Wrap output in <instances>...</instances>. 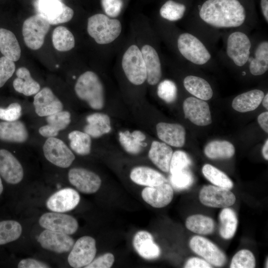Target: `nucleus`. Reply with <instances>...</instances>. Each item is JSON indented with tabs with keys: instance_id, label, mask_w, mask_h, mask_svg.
I'll list each match as a JSON object with an SVG mask.
<instances>
[{
	"instance_id": "obj_1",
	"label": "nucleus",
	"mask_w": 268,
	"mask_h": 268,
	"mask_svg": "<svg viewBox=\"0 0 268 268\" xmlns=\"http://www.w3.org/2000/svg\"><path fill=\"white\" fill-rule=\"evenodd\" d=\"M258 22L250 0H202L190 16L187 30L212 51L223 32L240 28L252 30Z\"/></svg>"
},
{
	"instance_id": "obj_2",
	"label": "nucleus",
	"mask_w": 268,
	"mask_h": 268,
	"mask_svg": "<svg viewBox=\"0 0 268 268\" xmlns=\"http://www.w3.org/2000/svg\"><path fill=\"white\" fill-rule=\"evenodd\" d=\"M251 30L240 28L223 32L220 39L223 46L218 52L217 58L223 63L232 67L245 68L250 56L253 44Z\"/></svg>"
},
{
	"instance_id": "obj_3",
	"label": "nucleus",
	"mask_w": 268,
	"mask_h": 268,
	"mask_svg": "<svg viewBox=\"0 0 268 268\" xmlns=\"http://www.w3.org/2000/svg\"><path fill=\"white\" fill-rule=\"evenodd\" d=\"M77 96L86 101L93 109L100 110L104 105V93L102 83L98 75L92 71L81 74L74 86Z\"/></svg>"
},
{
	"instance_id": "obj_4",
	"label": "nucleus",
	"mask_w": 268,
	"mask_h": 268,
	"mask_svg": "<svg viewBox=\"0 0 268 268\" xmlns=\"http://www.w3.org/2000/svg\"><path fill=\"white\" fill-rule=\"evenodd\" d=\"M122 28L119 20L110 18L104 14H96L88 19L87 32L99 44H108L114 41L120 35Z\"/></svg>"
},
{
	"instance_id": "obj_5",
	"label": "nucleus",
	"mask_w": 268,
	"mask_h": 268,
	"mask_svg": "<svg viewBox=\"0 0 268 268\" xmlns=\"http://www.w3.org/2000/svg\"><path fill=\"white\" fill-rule=\"evenodd\" d=\"M122 66L129 81L139 85L146 80V70L141 50L135 45L130 46L125 52Z\"/></svg>"
},
{
	"instance_id": "obj_6",
	"label": "nucleus",
	"mask_w": 268,
	"mask_h": 268,
	"mask_svg": "<svg viewBox=\"0 0 268 268\" xmlns=\"http://www.w3.org/2000/svg\"><path fill=\"white\" fill-rule=\"evenodd\" d=\"M50 28V24L39 14L26 19L23 23L22 32L27 47L33 50L39 49Z\"/></svg>"
},
{
	"instance_id": "obj_7",
	"label": "nucleus",
	"mask_w": 268,
	"mask_h": 268,
	"mask_svg": "<svg viewBox=\"0 0 268 268\" xmlns=\"http://www.w3.org/2000/svg\"><path fill=\"white\" fill-rule=\"evenodd\" d=\"M253 37L251 53L242 72L248 70L253 76H258L268 70V40L262 36Z\"/></svg>"
},
{
	"instance_id": "obj_8",
	"label": "nucleus",
	"mask_w": 268,
	"mask_h": 268,
	"mask_svg": "<svg viewBox=\"0 0 268 268\" xmlns=\"http://www.w3.org/2000/svg\"><path fill=\"white\" fill-rule=\"evenodd\" d=\"M46 159L52 164L63 168L69 167L75 159L72 151L62 140L48 137L43 146Z\"/></svg>"
},
{
	"instance_id": "obj_9",
	"label": "nucleus",
	"mask_w": 268,
	"mask_h": 268,
	"mask_svg": "<svg viewBox=\"0 0 268 268\" xmlns=\"http://www.w3.org/2000/svg\"><path fill=\"white\" fill-rule=\"evenodd\" d=\"M36 8L38 14L43 16L50 25L67 22L74 14L73 9L61 0H37Z\"/></svg>"
},
{
	"instance_id": "obj_10",
	"label": "nucleus",
	"mask_w": 268,
	"mask_h": 268,
	"mask_svg": "<svg viewBox=\"0 0 268 268\" xmlns=\"http://www.w3.org/2000/svg\"><path fill=\"white\" fill-rule=\"evenodd\" d=\"M96 251L95 240L89 236H82L74 243L68 256V263L72 268L85 267L94 259Z\"/></svg>"
},
{
	"instance_id": "obj_11",
	"label": "nucleus",
	"mask_w": 268,
	"mask_h": 268,
	"mask_svg": "<svg viewBox=\"0 0 268 268\" xmlns=\"http://www.w3.org/2000/svg\"><path fill=\"white\" fill-rule=\"evenodd\" d=\"M199 200L205 206L224 208L232 205L236 201V197L229 189L215 185H207L201 190Z\"/></svg>"
},
{
	"instance_id": "obj_12",
	"label": "nucleus",
	"mask_w": 268,
	"mask_h": 268,
	"mask_svg": "<svg viewBox=\"0 0 268 268\" xmlns=\"http://www.w3.org/2000/svg\"><path fill=\"white\" fill-rule=\"evenodd\" d=\"M189 245L194 252L210 265L221 267L226 263V257L224 253L214 244L203 237L197 235L193 237Z\"/></svg>"
},
{
	"instance_id": "obj_13",
	"label": "nucleus",
	"mask_w": 268,
	"mask_h": 268,
	"mask_svg": "<svg viewBox=\"0 0 268 268\" xmlns=\"http://www.w3.org/2000/svg\"><path fill=\"white\" fill-rule=\"evenodd\" d=\"M40 225L45 229L68 235L74 234L78 227L76 219L71 215L62 212H47L39 219Z\"/></svg>"
},
{
	"instance_id": "obj_14",
	"label": "nucleus",
	"mask_w": 268,
	"mask_h": 268,
	"mask_svg": "<svg viewBox=\"0 0 268 268\" xmlns=\"http://www.w3.org/2000/svg\"><path fill=\"white\" fill-rule=\"evenodd\" d=\"M70 183L79 192L94 194L99 189L101 180L96 173L82 168H73L68 173Z\"/></svg>"
},
{
	"instance_id": "obj_15",
	"label": "nucleus",
	"mask_w": 268,
	"mask_h": 268,
	"mask_svg": "<svg viewBox=\"0 0 268 268\" xmlns=\"http://www.w3.org/2000/svg\"><path fill=\"white\" fill-rule=\"evenodd\" d=\"M183 108L185 118L193 124L200 126L211 124L209 106L204 100L194 96L189 97L184 100Z\"/></svg>"
},
{
	"instance_id": "obj_16",
	"label": "nucleus",
	"mask_w": 268,
	"mask_h": 268,
	"mask_svg": "<svg viewBox=\"0 0 268 268\" xmlns=\"http://www.w3.org/2000/svg\"><path fill=\"white\" fill-rule=\"evenodd\" d=\"M37 241L43 249L59 254L70 251L74 245L69 235L48 229L40 233Z\"/></svg>"
},
{
	"instance_id": "obj_17",
	"label": "nucleus",
	"mask_w": 268,
	"mask_h": 268,
	"mask_svg": "<svg viewBox=\"0 0 268 268\" xmlns=\"http://www.w3.org/2000/svg\"><path fill=\"white\" fill-rule=\"evenodd\" d=\"M0 176L7 183H20L24 176L23 167L13 154L5 149H0Z\"/></svg>"
},
{
	"instance_id": "obj_18",
	"label": "nucleus",
	"mask_w": 268,
	"mask_h": 268,
	"mask_svg": "<svg viewBox=\"0 0 268 268\" xmlns=\"http://www.w3.org/2000/svg\"><path fill=\"white\" fill-rule=\"evenodd\" d=\"M33 105L39 117H47L63 110L62 102L48 87L43 88L35 95Z\"/></svg>"
},
{
	"instance_id": "obj_19",
	"label": "nucleus",
	"mask_w": 268,
	"mask_h": 268,
	"mask_svg": "<svg viewBox=\"0 0 268 268\" xmlns=\"http://www.w3.org/2000/svg\"><path fill=\"white\" fill-rule=\"evenodd\" d=\"M79 201L78 193L67 188L60 190L50 197L46 201V206L53 212L63 213L73 209Z\"/></svg>"
},
{
	"instance_id": "obj_20",
	"label": "nucleus",
	"mask_w": 268,
	"mask_h": 268,
	"mask_svg": "<svg viewBox=\"0 0 268 268\" xmlns=\"http://www.w3.org/2000/svg\"><path fill=\"white\" fill-rule=\"evenodd\" d=\"M174 196L172 187L166 182L154 187H146L141 192L143 200L153 207L162 208L172 201Z\"/></svg>"
},
{
	"instance_id": "obj_21",
	"label": "nucleus",
	"mask_w": 268,
	"mask_h": 268,
	"mask_svg": "<svg viewBox=\"0 0 268 268\" xmlns=\"http://www.w3.org/2000/svg\"><path fill=\"white\" fill-rule=\"evenodd\" d=\"M146 70V80L151 85L157 84L161 78L162 64L158 53L152 46L144 45L140 50Z\"/></svg>"
},
{
	"instance_id": "obj_22",
	"label": "nucleus",
	"mask_w": 268,
	"mask_h": 268,
	"mask_svg": "<svg viewBox=\"0 0 268 268\" xmlns=\"http://www.w3.org/2000/svg\"><path fill=\"white\" fill-rule=\"evenodd\" d=\"M156 129L159 139L167 144L179 147L184 145L186 131L182 125L160 122L157 124Z\"/></svg>"
},
{
	"instance_id": "obj_23",
	"label": "nucleus",
	"mask_w": 268,
	"mask_h": 268,
	"mask_svg": "<svg viewBox=\"0 0 268 268\" xmlns=\"http://www.w3.org/2000/svg\"><path fill=\"white\" fill-rule=\"evenodd\" d=\"M133 246L142 258L146 260L157 258L160 254V250L153 241L152 235L147 231H138L134 236Z\"/></svg>"
},
{
	"instance_id": "obj_24",
	"label": "nucleus",
	"mask_w": 268,
	"mask_h": 268,
	"mask_svg": "<svg viewBox=\"0 0 268 268\" xmlns=\"http://www.w3.org/2000/svg\"><path fill=\"white\" fill-rule=\"evenodd\" d=\"M185 89L191 95L199 99L207 101L213 95V91L210 84L204 78L190 74L183 80Z\"/></svg>"
},
{
	"instance_id": "obj_25",
	"label": "nucleus",
	"mask_w": 268,
	"mask_h": 268,
	"mask_svg": "<svg viewBox=\"0 0 268 268\" xmlns=\"http://www.w3.org/2000/svg\"><path fill=\"white\" fill-rule=\"evenodd\" d=\"M28 138V132L21 121L0 122V140L12 143H23Z\"/></svg>"
},
{
	"instance_id": "obj_26",
	"label": "nucleus",
	"mask_w": 268,
	"mask_h": 268,
	"mask_svg": "<svg viewBox=\"0 0 268 268\" xmlns=\"http://www.w3.org/2000/svg\"><path fill=\"white\" fill-rule=\"evenodd\" d=\"M70 113L67 111H61L46 118L47 124L39 129V134L45 137H56L60 131L65 129L71 122Z\"/></svg>"
},
{
	"instance_id": "obj_27",
	"label": "nucleus",
	"mask_w": 268,
	"mask_h": 268,
	"mask_svg": "<svg viewBox=\"0 0 268 268\" xmlns=\"http://www.w3.org/2000/svg\"><path fill=\"white\" fill-rule=\"evenodd\" d=\"M265 95L261 89H253L241 93L232 101V106L236 111L245 113L257 109L262 103Z\"/></svg>"
},
{
	"instance_id": "obj_28",
	"label": "nucleus",
	"mask_w": 268,
	"mask_h": 268,
	"mask_svg": "<svg viewBox=\"0 0 268 268\" xmlns=\"http://www.w3.org/2000/svg\"><path fill=\"white\" fill-rule=\"evenodd\" d=\"M130 178L135 184L146 187L157 186L166 182L162 174L145 166L134 168L131 172Z\"/></svg>"
},
{
	"instance_id": "obj_29",
	"label": "nucleus",
	"mask_w": 268,
	"mask_h": 268,
	"mask_svg": "<svg viewBox=\"0 0 268 268\" xmlns=\"http://www.w3.org/2000/svg\"><path fill=\"white\" fill-rule=\"evenodd\" d=\"M172 149L164 142L152 141L148 152V157L152 163L164 172L169 171Z\"/></svg>"
},
{
	"instance_id": "obj_30",
	"label": "nucleus",
	"mask_w": 268,
	"mask_h": 268,
	"mask_svg": "<svg viewBox=\"0 0 268 268\" xmlns=\"http://www.w3.org/2000/svg\"><path fill=\"white\" fill-rule=\"evenodd\" d=\"M87 124L84 132L91 137L97 138L109 133L111 130L109 117L104 113H94L86 118Z\"/></svg>"
},
{
	"instance_id": "obj_31",
	"label": "nucleus",
	"mask_w": 268,
	"mask_h": 268,
	"mask_svg": "<svg viewBox=\"0 0 268 268\" xmlns=\"http://www.w3.org/2000/svg\"><path fill=\"white\" fill-rule=\"evenodd\" d=\"M16 75L17 77L12 84L17 92L29 96L36 94L40 90L39 83L32 77L30 71L25 67H19Z\"/></svg>"
},
{
	"instance_id": "obj_32",
	"label": "nucleus",
	"mask_w": 268,
	"mask_h": 268,
	"mask_svg": "<svg viewBox=\"0 0 268 268\" xmlns=\"http://www.w3.org/2000/svg\"><path fill=\"white\" fill-rule=\"evenodd\" d=\"M0 52L13 62L17 61L21 56V48L16 36L4 28H0Z\"/></svg>"
},
{
	"instance_id": "obj_33",
	"label": "nucleus",
	"mask_w": 268,
	"mask_h": 268,
	"mask_svg": "<svg viewBox=\"0 0 268 268\" xmlns=\"http://www.w3.org/2000/svg\"><path fill=\"white\" fill-rule=\"evenodd\" d=\"M145 134L141 131L136 130L131 133L129 131L120 132L119 141L124 149L129 153L136 154L139 153L142 147L146 146L143 142Z\"/></svg>"
},
{
	"instance_id": "obj_34",
	"label": "nucleus",
	"mask_w": 268,
	"mask_h": 268,
	"mask_svg": "<svg viewBox=\"0 0 268 268\" xmlns=\"http://www.w3.org/2000/svg\"><path fill=\"white\" fill-rule=\"evenodd\" d=\"M235 147L226 140L211 141L204 149L205 155L211 159H225L232 157L235 154Z\"/></svg>"
},
{
	"instance_id": "obj_35",
	"label": "nucleus",
	"mask_w": 268,
	"mask_h": 268,
	"mask_svg": "<svg viewBox=\"0 0 268 268\" xmlns=\"http://www.w3.org/2000/svg\"><path fill=\"white\" fill-rule=\"evenodd\" d=\"M219 234L222 238L230 239L235 235L238 219L235 211L231 208L224 207L219 214Z\"/></svg>"
},
{
	"instance_id": "obj_36",
	"label": "nucleus",
	"mask_w": 268,
	"mask_h": 268,
	"mask_svg": "<svg viewBox=\"0 0 268 268\" xmlns=\"http://www.w3.org/2000/svg\"><path fill=\"white\" fill-rule=\"evenodd\" d=\"M186 228L191 231L201 235H208L213 232L215 223L210 217L201 214L189 216L186 220Z\"/></svg>"
},
{
	"instance_id": "obj_37",
	"label": "nucleus",
	"mask_w": 268,
	"mask_h": 268,
	"mask_svg": "<svg viewBox=\"0 0 268 268\" xmlns=\"http://www.w3.org/2000/svg\"><path fill=\"white\" fill-rule=\"evenodd\" d=\"M52 42L54 48L60 52L68 51L75 45L73 34L67 27L63 26H58L54 30Z\"/></svg>"
},
{
	"instance_id": "obj_38",
	"label": "nucleus",
	"mask_w": 268,
	"mask_h": 268,
	"mask_svg": "<svg viewBox=\"0 0 268 268\" xmlns=\"http://www.w3.org/2000/svg\"><path fill=\"white\" fill-rule=\"evenodd\" d=\"M71 150L80 155H86L91 151V136L86 133L74 130L68 134Z\"/></svg>"
},
{
	"instance_id": "obj_39",
	"label": "nucleus",
	"mask_w": 268,
	"mask_h": 268,
	"mask_svg": "<svg viewBox=\"0 0 268 268\" xmlns=\"http://www.w3.org/2000/svg\"><path fill=\"white\" fill-rule=\"evenodd\" d=\"M187 10V6L185 4L173 0H168L160 7L159 13L164 19L173 22L182 19Z\"/></svg>"
},
{
	"instance_id": "obj_40",
	"label": "nucleus",
	"mask_w": 268,
	"mask_h": 268,
	"mask_svg": "<svg viewBox=\"0 0 268 268\" xmlns=\"http://www.w3.org/2000/svg\"><path fill=\"white\" fill-rule=\"evenodd\" d=\"M202 172L206 179L215 186L229 190L233 187L232 181L226 174L210 164H205Z\"/></svg>"
},
{
	"instance_id": "obj_41",
	"label": "nucleus",
	"mask_w": 268,
	"mask_h": 268,
	"mask_svg": "<svg viewBox=\"0 0 268 268\" xmlns=\"http://www.w3.org/2000/svg\"><path fill=\"white\" fill-rule=\"evenodd\" d=\"M22 231L21 224L16 221H0V245L16 240L20 236Z\"/></svg>"
},
{
	"instance_id": "obj_42",
	"label": "nucleus",
	"mask_w": 268,
	"mask_h": 268,
	"mask_svg": "<svg viewBox=\"0 0 268 268\" xmlns=\"http://www.w3.org/2000/svg\"><path fill=\"white\" fill-rule=\"evenodd\" d=\"M158 96L167 103H171L177 99L178 88L172 80L166 79L161 81L157 88Z\"/></svg>"
},
{
	"instance_id": "obj_43",
	"label": "nucleus",
	"mask_w": 268,
	"mask_h": 268,
	"mask_svg": "<svg viewBox=\"0 0 268 268\" xmlns=\"http://www.w3.org/2000/svg\"><path fill=\"white\" fill-rule=\"evenodd\" d=\"M256 260L253 254L246 249L238 251L232 258L230 265L231 268H254Z\"/></svg>"
},
{
	"instance_id": "obj_44",
	"label": "nucleus",
	"mask_w": 268,
	"mask_h": 268,
	"mask_svg": "<svg viewBox=\"0 0 268 268\" xmlns=\"http://www.w3.org/2000/svg\"><path fill=\"white\" fill-rule=\"evenodd\" d=\"M189 156L181 150H177L173 153L169 167L171 174L187 169L191 164Z\"/></svg>"
},
{
	"instance_id": "obj_45",
	"label": "nucleus",
	"mask_w": 268,
	"mask_h": 268,
	"mask_svg": "<svg viewBox=\"0 0 268 268\" xmlns=\"http://www.w3.org/2000/svg\"><path fill=\"white\" fill-rule=\"evenodd\" d=\"M194 178L192 174L187 169L171 174L170 182L177 189H187L192 184Z\"/></svg>"
},
{
	"instance_id": "obj_46",
	"label": "nucleus",
	"mask_w": 268,
	"mask_h": 268,
	"mask_svg": "<svg viewBox=\"0 0 268 268\" xmlns=\"http://www.w3.org/2000/svg\"><path fill=\"white\" fill-rule=\"evenodd\" d=\"M22 114L21 106L17 102L10 104L7 107H0V119L3 121H15L18 120Z\"/></svg>"
},
{
	"instance_id": "obj_47",
	"label": "nucleus",
	"mask_w": 268,
	"mask_h": 268,
	"mask_svg": "<svg viewBox=\"0 0 268 268\" xmlns=\"http://www.w3.org/2000/svg\"><path fill=\"white\" fill-rule=\"evenodd\" d=\"M15 69L13 61L4 56L0 58V88L12 76Z\"/></svg>"
},
{
	"instance_id": "obj_48",
	"label": "nucleus",
	"mask_w": 268,
	"mask_h": 268,
	"mask_svg": "<svg viewBox=\"0 0 268 268\" xmlns=\"http://www.w3.org/2000/svg\"><path fill=\"white\" fill-rule=\"evenodd\" d=\"M102 7L107 15L115 17L118 16L122 9V0H101Z\"/></svg>"
},
{
	"instance_id": "obj_49",
	"label": "nucleus",
	"mask_w": 268,
	"mask_h": 268,
	"mask_svg": "<svg viewBox=\"0 0 268 268\" xmlns=\"http://www.w3.org/2000/svg\"><path fill=\"white\" fill-rule=\"evenodd\" d=\"M115 261L114 255L110 253H105L93 260L86 268H110Z\"/></svg>"
},
{
	"instance_id": "obj_50",
	"label": "nucleus",
	"mask_w": 268,
	"mask_h": 268,
	"mask_svg": "<svg viewBox=\"0 0 268 268\" xmlns=\"http://www.w3.org/2000/svg\"><path fill=\"white\" fill-rule=\"evenodd\" d=\"M49 266L34 259L27 258L21 260L18 264V268H47Z\"/></svg>"
},
{
	"instance_id": "obj_51",
	"label": "nucleus",
	"mask_w": 268,
	"mask_h": 268,
	"mask_svg": "<svg viewBox=\"0 0 268 268\" xmlns=\"http://www.w3.org/2000/svg\"><path fill=\"white\" fill-rule=\"evenodd\" d=\"M184 268H212L211 265L205 260L193 257L188 260Z\"/></svg>"
},
{
	"instance_id": "obj_52",
	"label": "nucleus",
	"mask_w": 268,
	"mask_h": 268,
	"mask_svg": "<svg viewBox=\"0 0 268 268\" xmlns=\"http://www.w3.org/2000/svg\"><path fill=\"white\" fill-rule=\"evenodd\" d=\"M258 123L261 128L266 133H268V112H265L261 114L258 117Z\"/></svg>"
},
{
	"instance_id": "obj_53",
	"label": "nucleus",
	"mask_w": 268,
	"mask_h": 268,
	"mask_svg": "<svg viewBox=\"0 0 268 268\" xmlns=\"http://www.w3.org/2000/svg\"><path fill=\"white\" fill-rule=\"evenodd\" d=\"M262 14L267 24L268 23V0H260Z\"/></svg>"
},
{
	"instance_id": "obj_54",
	"label": "nucleus",
	"mask_w": 268,
	"mask_h": 268,
	"mask_svg": "<svg viewBox=\"0 0 268 268\" xmlns=\"http://www.w3.org/2000/svg\"><path fill=\"white\" fill-rule=\"evenodd\" d=\"M262 154L267 160H268V139H267L262 148Z\"/></svg>"
},
{
	"instance_id": "obj_55",
	"label": "nucleus",
	"mask_w": 268,
	"mask_h": 268,
	"mask_svg": "<svg viewBox=\"0 0 268 268\" xmlns=\"http://www.w3.org/2000/svg\"><path fill=\"white\" fill-rule=\"evenodd\" d=\"M263 105L264 107L268 110V93H267L266 94H265L263 100L262 101Z\"/></svg>"
},
{
	"instance_id": "obj_56",
	"label": "nucleus",
	"mask_w": 268,
	"mask_h": 268,
	"mask_svg": "<svg viewBox=\"0 0 268 268\" xmlns=\"http://www.w3.org/2000/svg\"><path fill=\"white\" fill-rule=\"evenodd\" d=\"M3 185H2V181H1V177L0 176V195H1V194L2 193L3 191Z\"/></svg>"
}]
</instances>
